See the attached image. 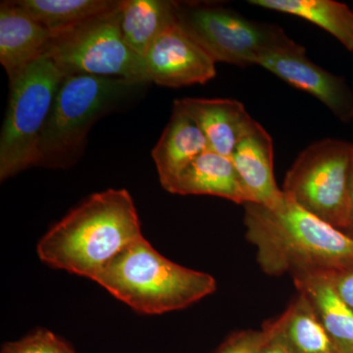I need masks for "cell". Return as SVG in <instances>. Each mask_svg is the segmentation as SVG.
<instances>
[{
  "label": "cell",
  "instance_id": "obj_1",
  "mask_svg": "<svg viewBox=\"0 0 353 353\" xmlns=\"http://www.w3.org/2000/svg\"><path fill=\"white\" fill-rule=\"evenodd\" d=\"M246 239L257 248L264 273L292 277L325 273L353 263V238L284 194L274 208L245 204Z\"/></svg>",
  "mask_w": 353,
  "mask_h": 353
},
{
  "label": "cell",
  "instance_id": "obj_2",
  "mask_svg": "<svg viewBox=\"0 0 353 353\" xmlns=\"http://www.w3.org/2000/svg\"><path fill=\"white\" fill-rule=\"evenodd\" d=\"M132 197L126 190L92 194L70 211L38 243L44 263L95 281L117 255L143 238Z\"/></svg>",
  "mask_w": 353,
  "mask_h": 353
},
{
  "label": "cell",
  "instance_id": "obj_3",
  "mask_svg": "<svg viewBox=\"0 0 353 353\" xmlns=\"http://www.w3.org/2000/svg\"><path fill=\"white\" fill-rule=\"evenodd\" d=\"M94 282L137 312L150 315L189 307L217 289L212 276L167 259L143 236L117 255Z\"/></svg>",
  "mask_w": 353,
  "mask_h": 353
},
{
  "label": "cell",
  "instance_id": "obj_4",
  "mask_svg": "<svg viewBox=\"0 0 353 353\" xmlns=\"http://www.w3.org/2000/svg\"><path fill=\"white\" fill-rule=\"evenodd\" d=\"M146 85L119 78L64 77L41 134L37 166L67 168L75 163L95 123Z\"/></svg>",
  "mask_w": 353,
  "mask_h": 353
},
{
  "label": "cell",
  "instance_id": "obj_5",
  "mask_svg": "<svg viewBox=\"0 0 353 353\" xmlns=\"http://www.w3.org/2000/svg\"><path fill=\"white\" fill-rule=\"evenodd\" d=\"M64 77L43 55L11 81L0 134L1 182L38 165L41 134Z\"/></svg>",
  "mask_w": 353,
  "mask_h": 353
},
{
  "label": "cell",
  "instance_id": "obj_6",
  "mask_svg": "<svg viewBox=\"0 0 353 353\" xmlns=\"http://www.w3.org/2000/svg\"><path fill=\"white\" fill-rule=\"evenodd\" d=\"M176 20L216 63L252 66L265 53L296 43L279 26L248 19L219 4L176 1Z\"/></svg>",
  "mask_w": 353,
  "mask_h": 353
},
{
  "label": "cell",
  "instance_id": "obj_7",
  "mask_svg": "<svg viewBox=\"0 0 353 353\" xmlns=\"http://www.w3.org/2000/svg\"><path fill=\"white\" fill-rule=\"evenodd\" d=\"M119 6L53 37L44 57L52 60L65 77L92 75L152 83L145 60L123 39Z\"/></svg>",
  "mask_w": 353,
  "mask_h": 353
},
{
  "label": "cell",
  "instance_id": "obj_8",
  "mask_svg": "<svg viewBox=\"0 0 353 353\" xmlns=\"http://www.w3.org/2000/svg\"><path fill=\"white\" fill-rule=\"evenodd\" d=\"M353 145L324 139L299 153L285 175L283 192L311 214L341 231L350 224Z\"/></svg>",
  "mask_w": 353,
  "mask_h": 353
},
{
  "label": "cell",
  "instance_id": "obj_9",
  "mask_svg": "<svg viewBox=\"0 0 353 353\" xmlns=\"http://www.w3.org/2000/svg\"><path fill=\"white\" fill-rule=\"evenodd\" d=\"M143 60L150 82L162 87L204 85L217 75L213 58L176 20L154 39Z\"/></svg>",
  "mask_w": 353,
  "mask_h": 353
},
{
  "label": "cell",
  "instance_id": "obj_10",
  "mask_svg": "<svg viewBox=\"0 0 353 353\" xmlns=\"http://www.w3.org/2000/svg\"><path fill=\"white\" fill-rule=\"evenodd\" d=\"M256 65L268 70L292 87L308 92L343 122L353 118V94L341 77L313 63L299 43L265 53Z\"/></svg>",
  "mask_w": 353,
  "mask_h": 353
},
{
  "label": "cell",
  "instance_id": "obj_11",
  "mask_svg": "<svg viewBox=\"0 0 353 353\" xmlns=\"http://www.w3.org/2000/svg\"><path fill=\"white\" fill-rule=\"evenodd\" d=\"M53 34L16 1L0 6V62L9 82L43 57Z\"/></svg>",
  "mask_w": 353,
  "mask_h": 353
},
{
  "label": "cell",
  "instance_id": "obj_12",
  "mask_svg": "<svg viewBox=\"0 0 353 353\" xmlns=\"http://www.w3.org/2000/svg\"><path fill=\"white\" fill-rule=\"evenodd\" d=\"M174 105L196 122L208 141V150L230 158L256 122L236 99L185 97L176 99Z\"/></svg>",
  "mask_w": 353,
  "mask_h": 353
},
{
  "label": "cell",
  "instance_id": "obj_13",
  "mask_svg": "<svg viewBox=\"0 0 353 353\" xmlns=\"http://www.w3.org/2000/svg\"><path fill=\"white\" fill-rule=\"evenodd\" d=\"M248 203L274 208L284 197L274 174V146L270 134L259 122L241 139L231 157Z\"/></svg>",
  "mask_w": 353,
  "mask_h": 353
},
{
  "label": "cell",
  "instance_id": "obj_14",
  "mask_svg": "<svg viewBox=\"0 0 353 353\" xmlns=\"http://www.w3.org/2000/svg\"><path fill=\"white\" fill-rule=\"evenodd\" d=\"M208 150V141L196 122L173 105L170 120L152 153L162 187L168 192L183 170Z\"/></svg>",
  "mask_w": 353,
  "mask_h": 353
},
{
  "label": "cell",
  "instance_id": "obj_15",
  "mask_svg": "<svg viewBox=\"0 0 353 353\" xmlns=\"http://www.w3.org/2000/svg\"><path fill=\"white\" fill-rule=\"evenodd\" d=\"M168 192L222 197L243 205L248 202L231 158L210 150L201 153L183 170Z\"/></svg>",
  "mask_w": 353,
  "mask_h": 353
},
{
  "label": "cell",
  "instance_id": "obj_16",
  "mask_svg": "<svg viewBox=\"0 0 353 353\" xmlns=\"http://www.w3.org/2000/svg\"><path fill=\"white\" fill-rule=\"evenodd\" d=\"M297 290L307 297L334 352L353 353V311L341 301L326 273L294 276Z\"/></svg>",
  "mask_w": 353,
  "mask_h": 353
},
{
  "label": "cell",
  "instance_id": "obj_17",
  "mask_svg": "<svg viewBox=\"0 0 353 353\" xmlns=\"http://www.w3.org/2000/svg\"><path fill=\"white\" fill-rule=\"evenodd\" d=\"M263 329L277 339L287 353H336L307 297L299 292L278 319Z\"/></svg>",
  "mask_w": 353,
  "mask_h": 353
},
{
  "label": "cell",
  "instance_id": "obj_18",
  "mask_svg": "<svg viewBox=\"0 0 353 353\" xmlns=\"http://www.w3.org/2000/svg\"><path fill=\"white\" fill-rule=\"evenodd\" d=\"M119 13L125 43L143 58L154 39L176 20V1L121 0Z\"/></svg>",
  "mask_w": 353,
  "mask_h": 353
},
{
  "label": "cell",
  "instance_id": "obj_19",
  "mask_svg": "<svg viewBox=\"0 0 353 353\" xmlns=\"http://www.w3.org/2000/svg\"><path fill=\"white\" fill-rule=\"evenodd\" d=\"M248 3L303 18L353 51V11L347 4L334 0H250Z\"/></svg>",
  "mask_w": 353,
  "mask_h": 353
},
{
  "label": "cell",
  "instance_id": "obj_20",
  "mask_svg": "<svg viewBox=\"0 0 353 353\" xmlns=\"http://www.w3.org/2000/svg\"><path fill=\"white\" fill-rule=\"evenodd\" d=\"M32 17L53 34L75 29L92 18L112 10L113 0H17Z\"/></svg>",
  "mask_w": 353,
  "mask_h": 353
},
{
  "label": "cell",
  "instance_id": "obj_21",
  "mask_svg": "<svg viewBox=\"0 0 353 353\" xmlns=\"http://www.w3.org/2000/svg\"><path fill=\"white\" fill-rule=\"evenodd\" d=\"M11 345L15 353H76L68 343L46 330H39Z\"/></svg>",
  "mask_w": 353,
  "mask_h": 353
},
{
  "label": "cell",
  "instance_id": "obj_22",
  "mask_svg": "<svg viewBox=\"0 0 353 353\" xmlns=\"http://www.w3.org/2000/svg\"><path fill=\"white\" fill-rule=\"evenodd\" d=\"M268 340V334L262 331L238 332L227 339L215 353H260Z\"/></svg>",
  "mask_w": 353,
  "mask_h": 353
},
{
  "label": "cell",
  "instance_id": "obj_23",
  "mask_svg": "<svg viewBox=\"0 0 353 353\" xmlns=\"http://www.w3.org/2000/svg\"><path fill=\"white\" fill-rule=\"evenodd\" d=\"M325 273L341 301L353 311V263Z\"/></svg>",
  "mask_w": 353,
  "mask_h": 353
},
{
  "label": "cell",
  "instance_id": "obj_24",
  "mask_svg": "<svg viewBox=\"0 0 353 353\" xmlns=\"http://www.w3.org/2000/svg\"><path fill=\"white\" fill-rule=\"evenodd\" d=\"M263 330L266 332L267 334H268V340H267L264 347H262L260 353H287L284 347H283L282 343H281L277 339L272 336L266 330Z\"/></svg>",
  "mask_w": 353,
  "mask_h": 353
},
{
  "label": "cell",
  "instance_id": "obj_25",
  "mask_svg": "<svg viewBox=\"0 0 353 353\" xmlns=\"http://www.w3.org/2000/svg\"><path fill=\"white\" fill-rule=\"evenodd\" d=\"M350 224H348L347 229L345 230V233L348 236L353 238V153L352 168H350Z\"/></svg>",
  "mask_w": 353,
  "mask_h": 353
},
{
  "label": "cell",
  "instance_id": "obj_26",
  "mask_svg": "<svg viewBox=\"0 0 353 353\" xmlns=\"http://www.w3.org/2000/svg\"><path fill=\"white\" fill-rule=\"evenodd\" d=\"M1 353H15V352H14L11 343H9V345H6V347H3V350H2Z\"/></svg>",
  "mask_w": 353,
  "mask_h": 353
}]
</instances>
